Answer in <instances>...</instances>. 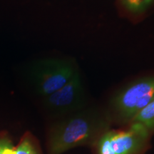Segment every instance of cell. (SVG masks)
<instances>
[{"mask_svg": "<svg viewBox=\"0 0 154 154\" xmlns=\"http://www.w3.org/2000/svg\"><path fill=\"white\" fill-rule=\"evenodd\" d=\"M110 126V118L88 109L73 113L51 126L47 135L48 154H62L75 147L94 145Z\"/></svg>", "mask_w": 154, "mask_h": 154, "instance_id": "1", "label": "cell"}, {"mask_svg": "<svg viewBox=\"0 0 154 154\" xmlns=\"http://www.w3.org/2000/svg\"><path fill=\"white\" fill-rule=\"evenodd\" d=\"M149 135L143 124L131 122L126 130H107L94 146L96 154H140L147 147Z\"/></svg>", "mask_w": 154, "mask_h": 154, "instance_id": "2", "label": "cell"}, {"mask_svg": "<svg viewBox=\"0 0 154 154\" xmlns=\"http://www.w3.org/2000/svg\"><path fill=\"white\" fill-rule=\"evenodd\" d=\"M154 99V77L138 79L113 96L111 106L121 121H131L137 113Z\"/></svg>", "mask_w": 154, "mask_h": 154, "instance_id": "3", "label": "cell"}, {"mask_svg": "<svg viewBox=\"0 0 154 154\" xmlns=\"http://www.w3.org/2000/svg\"><path fill=\"white\" fill-rule=\"evenodd\" d=\"M76 72L70 61L50 59L36 63L32 74L36 91L46 97L63 87Z\"/></svg>", "mask_w": 154, "mask_h": 154, "instance_id": "4", "label": "cell"}, {"mask_svg": "<svg viewBox=\"0 0 154 154\" xmlns=\"http://www.w3.org/2000/svg\"><path fill=\"white\" fill-rule=\"evenodd\" d=\"M45 105L59 114L76 112L85 104V93L80 75L75 72L71 79L60 89L46 96Z\"/></svg>", "mask_w": 154, "mask_h": 154, "instance_id": "5", "label": "cell"}, {"mask_svg": "<svg viewBox=\"0 0 154 154\" xmlns=\"http://www.w3.org/2000/svg\"><path fill=\"white\" fill-rule=\"evenodd\" d=\"M11 154H42L37 140L30 132H26Z\"/></svg>", "mask_w": 154, "mask_h": 154, "instance_id": "6", "label": "cell"}, {"mask_svg": "<svg viewBox=\"0 0 154 154\" xmlns=\"http://www.w3.org/2000/svg\"><path fill=\"white\" fill-rule=\"evenodd\" d=\"M131 122L143 124L148 130L154 129V99L133 118Z\"/></svg>", "mask_w": 154, "mask_h": 154, "instance_id": "7", "label": "cell"}, {"mask_svg": "<svg viewBox=\"0 0 154 154\" xmlns=\"http://www.w3.org/2000/svg\"><path fill=\"white\" fill-rule=\"evenodd\" d=\"M153 0H123V4L128 11L139 13L144 11Z\"/></svg>", "mask_w": 154, "mask_h": 154, "instance_id": "8", "label": "cell"}, {"mask_svg": "<svg viewBox=\"0 0 154 154\" xmlns=\"http://www.w3.org/2000/svg\"><path fill=\"white\" fill-rule=\"evenodd\" d=\"M14 146L10 136L7 132H0V154H8Z\"/></svg>", "mask_w": 154, "mask_h": 154, "instance_id": "9", "label": "cell"}]
</instances>
